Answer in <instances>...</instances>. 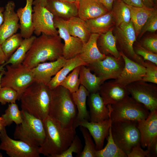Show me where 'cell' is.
<instances>
[{"mask_svg": "<svg viewBox=\"0 0 157 157\" xmlns=\"http://www.w3.org/2000/svg\"><path fill=\"white\" fill-rule=\"evenodd\" d=\"M43 121L45 138L39 151L40 154L54 157L69 147L76 135V128L73 125L65 126L49 115Z\"/></svg>", "mask_w": 157, "mask_h": 157, "instance_id": "6da1fadb", "label": "cell"}, {"mask_svg": "<svg viewBox=\"0 0 157 157\" xmlns=\"http://www.w3.org/2000/svg\"><path fill=\"white\" fill-rule=\"evenodd\" d=\"M58 35H50L42 33L36 38L22 63L32 69L38 64L56 60L63 56L64 44Z\"/></svg>", "mask_w": 157, "mask_h": 157, "instance_id": "7a4b0ae2", "label": "cell"}, {"mask_svg": "<svg viewBox=\"0 0 157 157\" xmlns=\"http://www.w3.org/2000/svg\"><path fill=\"white\" fill-rule=\"evenodd\" d=\"M51 92L47 85L34 81L20 97L22 109L43 120L49 115Z\"/></svg>", "mask_w": 157, "mask_h": 157, "instance_id": "3957f363", "label": "cell"}, {"mask_svg": "<svg viewBox=\"0 0 157 157\" xmlns=\"http://www.w3.org/2000/svg\"><path fill=\"white\" fill-rule=\"evenodd\" d=\"M77 110L72 93L61 85L51 90L49 115L65 126L73 125Z\"/></svg>", "mask_w": 157, "mask_h": 157, "instance_id": "277c9868", "label": "cell"}, {"mask_svg": "<svg viewBox=\"0 0 157 157\" xmlns=\"http://www.w3.org/2000/svg\"><path fill=\"white\" fill-rule=\"evenodd\" d=\"M21 123L16 125L14 137L36 147H40L45 138L44 124L42 119L22 109Z\"/></svg>", "mask_w": 157, "mask_h": 157, "instance_id": "5b68a950", "label": "cell"}, {"mask_svg": "<svg viewBox=\"0 0 157 157\" xmlns=\"http://www.w3.org/2000/svg\"><path fill=\"white\" fill-rule=\"evenodd\" d=\"M107 106L112 122L120 121H138L146 119L150 111L143 104L129 96L122 100Z\"/></svg>", "mask_w": 157, "mask_h": 157, "instance_id": "8992f818", "label": "cell"}, {"mask_svg": "<svg viewBox=\"0 0 157 157\" xmlns=\"http://www.w3.org/2000/svg\"><path fill=\"white\" fill-rule=\"evenodd\" d=\"M138 125L136 121L112 122L111 131L113 140L126 154L140 142V135Z\"/></svg>", "mask_w": 157, "mask_h": 157, "instance_id": "52a82bcc", "label": "cell"}, {"mask_svg": "<svg viewBox=\"0 0 157 157\" xmlns=\"http://www.w3.org/2000/svg\"><path fill=\"white\" fill-rule=\"evenodd\" d=\"M5 67L6 70L1 80V87H8L14 89L19 100L23 92L35 81L32 69L22 64L15 67L8 65Z\"/></svg>", "mask_w": 157, "mask_h": 157, "instance_id": "ba28073f", "label": "cell"}, {"mask_svg": "<svg viewBox=\"0 0 157 157\" xmlns=\"http://www.w3.org/2000/svg\"><path fill=\"white\" fill-rule=\"evenodd\" d=\"M122 52L131 60L145 67V61L135 52L133 45L136 41L135 31L132 21L116 26L115 36Z\"/></svg>", "mask_w": 157, "mask_h": 157, "instance_id": "9c48e42d", "label": "cell"}, {"mask_svg": "<svg viewBox=\"0 0 157 157\" xmlns=\"http://www.w3.org/2000/svg\"><path fill=\"white\" fill-rule=\"evenodd\" d=\"M126 87L131 97L144 105L150 112L157 110V86L156 84L137 81Z\"/></svg>", "mask_w": 157, "mask_h": 157, "instance_id": "30bf717a", "label": "cell"}, {"mask_svg": "<svg viewBox=\"0 0 157 157\" xmlns=\"http://www.w3.org/2000/svg\"><path fill=\"white\" fill-rule=\"evenodd\" d=\"M124 66V60L122 56L116 58L111 55H107L104 59L86 66L101 78L102 84L108 79H116Z\"/></svg>", "mask_w": 157, "mask_h": 157, "instance_id": "8fae6325", "label": "cell"}, {"mask_svg": "<svg viewBox=\"0 0 157 157\" xmlns=\"http://www.w3.org/2000/svg\"><path fill=\"white\" fill-rule=\"evenodd\" d=\"M0 150L5 151L10 157H39V147L32 146L20 140L12 139L6 128L0 130Z\"/></svg>", "mask_w": 157, "mask_h": 157, "instance_id": "7c38bea8", "label": "cell"}, {"mask_svg": "<svg viewBox=\"0 0 157 157\" xmlns=\"http://www.w3.org/2000/svg\"><path fill=\"white\" fill-rule=\"evenodd\" d=\"M32 21L33 33L39 36L42 33L50 35H58L54 25V16L45 7L39 4L33 5Z\"/></svg>", "mask_w": 157, "mask_h": 157, "instance_id": "4fadbf2b", "label": "cell"}, {"mask_svg": "<svg viewBox=\"0 0 157 157\" xmlns=\"http://www.w3.org/2000/svg\"><path fill=\"white\" fill-rule=\"evenodd\" d=\"M53 21L55 27L58 29V35L64 42L63 56L68 60L79 54L82 51L84 44L79 38L70 34L66 20L54 17Z\"/></svg>", "mask_w": 157, "mask_h": 157, "instance_id": "5bb4252c", "label": "cell"}, {"mask_svg": "<svg viewBox=\"0 0 157 157\" xmlns=\"http://www.w3.org/2000/svg\"><path fill=\"white\" fill-rule=\"evenodd\" d=\"M112 121L110 118L104 121L93 122L83 120L75 121L73 126L76 128L82 126L86 128L93 138L97 150L103 148L105 139L107 137Z\"/></svg>", "mask_w": 157, "mask_h": 157, "instance_id": "9a60e30c", "label": "cell"}, {"mask_svg": "<svg viewBox=\"0 0 157 157\" xmlns=\"http://www.w3.org/2000/svg\"><path fill=\"white\" fill-rule=\"evenodd\" d=\"M15 4L14 1L8 2L3 12L4 20L0 26V44L7 38L17 33L19 28V19L15 11Z\"/></svg>", "mask_w": 157, "mask_h": 157, "instance_id": "2e32d148", "label": "cell"}, {"mask_svg": "<svg viewBox=\"0 0 157 157\" xmlns=\"http://www.w3.org/2000/svg\"><path fill=\"white\" fill-rule=\"evenodd\" d=\"M67 60L62 56L56 60L38 64L32 68L35 81L47 85L64 65Z\"/></svg>", "mask_w": 157, "mask_h": 157, "instance_id": "e0dca14e", "label": "cell"}, {"mask_svg": "<svg viewBox=\"0 0 157 157\" xmlns=\"http://www.w3.org/2000/svg\"><path fill=\"white\" fill-rule=\"evenodd\" d=\"M124 61V67L118 78L114 80L126 86L134 82L142 80L146 73L145 67L131 60L119 52Z\"/></svg>", "mask_w": 157, "mask_h": 157, "instance_id": "ac0fdd59", "label": "cell"}, {"mask_svg": "<svg viewBox=\"0 0 157 157\" xmlns=\"http://www.w3.org/2000/svg\"><path fill=\"white\" fill-rule=\"evenodd\" d=\"M138 123L141 146L148 148L157 138V110L150 112L146 119Z\"/></svg>", "mask_w": 157, "mask_h": 157, "instance_id": "d6986e66", "label": "cell"}, {"mask_svg": "<svg viewBox=\"0 0 157 157\" xmlns=\"http://www.w3.org/2000/svg\"><path fill=\"white\" fill-rule=\"evenodd\" d=\"M98 92L106 105L116 104L130 95L126 86L113 81L104 82Z\"/></svg>", "mask_w": 157, "mask_h": 157, "instance_id": "ffe728a7", "label": "cell"}, {"mask_svg": "<svg viewBox=\"0 0 157 157\" xmlns=\"http://www.w3.org/2000/svg\"><path fill=\"white\" fill-rule=\"evenodd\" d=\"M45 7L54 15L65 20L78 16V2L70 3L58 0H47Z\"/></svg>", "mask_w": 157, "mask_h": 157, "instance_id": "44dd1931", "label": "cell"}, {"mask_svg": "<svg viewBox=\"0 0 157 157\" xmlns=\"http://www.w3.org/2000/svg\"><path fill=\"white\" fill-rule=\"evenodd\" d=\"M88 97L90 121L98 122L109 119L110 111L99 92L90 93Z\"/></svg>", "mask_w": 157, "mask_h": 157, "instance_id": "7402d4cb", "label": "cell"}, {"mask_svg": "<svg viewBox=\"0 0 157 157\" xmlns=\"http://www.w3.org/2000/svg\"><path fill=\"white\" fill-rule=\"evenodd\" d=\"M109 11L99 0H80L78 16L85 21L103 15Z\"/></svg>", "mask_w": 157, "mask_h": 157, "instance_id": "603a6c76", "label": "cell"}, {"mask_svg": "<svg viewBox=\"0 0 157 157\" xmlns=\"http://www.w3.org/2000/svg\"><path fill=\"white\" fill-rule=\"evenodd\" d=\"M34 0H26L25 6L16 11L19 22L20 33L24 39L30 37L33 33L32 6Z\"/></svg>", "mask_w": 157, "mask_h": 157, "instance_id": "cb8c5ba5", "label": "cell"}, {"mask_svg": "<svg viewBox=\"0 0 157 157\" xmlns=\"http://www.w3.org/2000/svg\"><path fill=\"white\" fill-rule=\"evenodd\" d=\"M99 35L91 33L88 42L84 44L82 51L79 54L86 65L102 60L106 57V55L101 53L97 46V41Z\"/></svg>", "mask_w": 157, "mask_h": 157, "instance_id": "d4e9b609", "label": "cell"}, {"mask_svg": "<svg viewBox=\"0 0 157 157\" xmlns=\"http://www.w3.org/2000/svg\"><path fill=\"white\" fill-rule=\"evenodd\" d=\"M85 21L91 33L99 35L105 33L113 29V27L115 24L112 10L103 15Z\"/></svg>", "mask_w": 157, "mask_h": 157, "instance_id": "484cf974", "label": "cell"}, {"mask_svg": "<svg viewBox=\"0 0 157 157\" xmlns=\"http://www.w3.org/2000/svg\"><path fill=\"white\" fill-rule=\"evenodd\" d=\"M82 65H86L79 55L72 58L67 60L63 67L53 76L47 86L51 90L59 85L65 77L75 68Z\"/></svg>", "mask_w": 157, "mask_h": 157, "instance_id": "4316f807", "label": "cell"}, {"mask_svg": "<svg viewBox=\"0 0 157 157\" xmlns=\"http://www.w3.org/2000/svg\"><path fill=\"white\" fill-rule=\"evenodd\" d=\"M116 39L113 33L112 29L100 35L97 41L98 49L102 53L111 55L116 58L121 56L117 46Z\"/></svg>", "mask_w": 157, "mask_h": 157, "instance_id": "83f0119b", "label": "cell"}, {"mask_svg": "<svg viewBox=\"0 0 157 157\" xmlns=\"http://www.w3.org/2000/svg\"><path fill=\"white\" fill-rule=\"evenodd\" d=\"M128 6L131 12V20L133 24L136 36H138L156 8L148 7L145 6L139 7Z\"/></svg>", "mask_w": 157, "mask_h": 157, "instance_id": "f1b7e54d", "label": "cell"}, {"mask_svg": "<svg viewBox=\"0 0 157 157\" xmlns=\"http://www.w3.org/2000/svg\"><path fill=\"white\" fill-rule=\"evenodd\" d=\"M89 94L88 90L81 85L76 91L72 93V99L77 111L75 121L83 120L89 121V112L87 110L86 104L87 98Z\"/></svg>", "mask_w": 157, "mask_h": 157, "instance_id": "f546056e", "label": "cell"}, {"mask_svg": "<svg viewBox=\"0 0 157 157\" xmlns=\"http://www.w3.org/2000/svg\"><path fill=\"white\" fill-rule=\"evenodd\" d=\"M36 38L35 36L32 35L29 38L24 39L20 46L5 63L0 66V72L5 70L4 67L8 65L15 67L22 64L27 53Z\"/></svg>", "mask_w": 157, "mask_h": 157, "instance_id": "4dcf8cb0", "label": "cell"}, {"mask_svg": "<svg viewBox=\"0 0 157 157\" xmlns=\"http://www.w3.org/2000/svg\"><path fill=\"white\" fill-rule=\"evenodd\" d=\"M70 34L79 38L83 44L88 41L91 34L86 24L85 21L78 16L73 17L66 20Z\"/></svg>", "mask_w": 157, "mask_h": 157, "instance_id": "1f68e13d", "label": "cell"}, {"mask_svg": "<svg viewBox=\"0 0 157 157\" xmlns=\"http://www.w3.org/2000/svg\"><path fill=\"white\" fill-rule=\"evenodd\" d=\"M80 84L83 86L90 93L98 92L102 84L101 78L92 74L86 66H81L79 74Z\"/></svg>", "mask_w": 157, "mask_h": 157, "instance_id": "d6a6232c", "label": "cell"}, {"mask_svg": "<svg viewBox=\"0 0 157 157\" xmlns=\"http://www.w3.org/2000/svg\"><path fill=\"white\" fill-rule=\"evenodd\" d=\"M107 143L104 148L97 150L96 157H127L125 153L115 142L113 139L110 127L106 138Z\"/></svg>", "mask_w": 157, "mask_h": 157, "instance_id": "836d02e7", "label": "cell"}, {"mask_svg": "<svg viewBox=\"0 0 157 157\" xmlns=\"http://www.w3.org/2000/svg\"><path fill=\"white\" fill-rule=\"evenodd\" d=\"M116 26L123 23H127L131 19V12L128 5L122 0H115L112 10Z\"/></svg>", "mask_w": 157, "mask_h": 157, "instance_id": "e575fe53", "label": "cell"}, {"mask_svg": "<svg viewBox=\"0 0 157 157\" xmlns=\"http://www.w3.org/2000/svg\"><path fill=\"white\" fill-rule=\"evenodd\" d=\"M23 38L20 33H16L7 38L1 44L7 60L21 45Z\"/></svg>", "mask_w": 157, "mask_h": 157, "instance_id": "d590c367", "label": "cell"}, {"mask_svg": "<svg viewBox=\"0 0 157 157\" xmlns=\"http://www.w3.org/2000/svg\"><path fill=\"white\" fill-rule=\"evenodd\" d=\"M79 129L84 138L85 145L81 152L76 155V157H96L95 153L97 150L91 135L86 128L80 126Z\"/></svg>", "mask_w": 157, "mask_h": 157, "instance_id": "8d00e7d4", "label": "cell"}, {"mask_svg": "<svg viewBox=\"0 0 157 157\" xmlns=\"http://www.w3.org/2000/svg\"><path fill=\"white\" fill-rule=\"evenodd\" d=\"M81 66L74 69L63 80L60 85L68 90L71 93L76 91L80 86L79 74Z\"/></svg>", "mask_w": 157, "mask_h": 157, "instance_id": "74e56055", "label": "cell"}, {"mask_svg": "<svg viewBox=\"0 0 157 157\" xmlns=\"http://www.w3.org/2000/svg\"><path fill=\"white\" fill-rule=\"evenodd\" d=\"M1 116L4 119L7 126L10 125L13 122L17 125L22 122L21 111L16 103H10Z\"/></svg>", "mask_w": 157, "mask_h": 157, "instance_id": "f35d334b", "label": "cell"}, {"mask_svg": "<svg viewBox=\"0 0 157 157\" xmlns=\"http://www.w3.org/2000/svg\"><path fill=\"white\" fill-rule=\"evenodd\" d=\"M83 146L78 136L76 135L71 143L68 148L60 154L54 157H72L73 153L79 154L83 150Z\"/></svg>", "mask_w": 157, "mask_h": 157, "instance_id": "ab89813d", "label": "cell"}, {"mask_svg": "<svg viewBox=\"0 0 157 157\" xmlns=\"http://www.w3.org/2000/svg\"><path fill=\"white\" fill-rule=\"evenodd\" d=\"M18 100L17 92L8 87H1L0 90V103L4 105L7 103H16Z\"/></svg>", "mask_w": 157, "mask_h": 157, "instance_id": "60d3db41", "label": "cell"}, {"mask_svg": "<svg viewBox=\"0 0 157 157\" xmlns=\"http://www.w3.org/2000/svg\"><path fill=\"white\" fill-rule=\"evenodd\" d=\"M145 61L146 73L142 80L147 82L157 84V65L152 62Z\"/></svg>", "mask_w": 157, "mask_h": 157, "instance_id": "b9f144b4", "label": "cell"}, {"mask_svg": "<svg viewBox=\"0 0 157 157\" xmlns=\"http://www.w3.org/2000/svg\"><path fill=\"white\" fill-rule=\"evenodd\" d=\"M133 47L135 53L142 57L144 61L151 62L157 65V53L145 49L139 43L133 44Z\"/></svg>", "mask_w": 157, "mask_h": 157, "instance_id": "7bdbcfd3", "label": "cell"}, {"mask_svg": "<svg viewBox=\"0 0 157 157\" xmlns=\"http://www.w3.org/2000/svg\"><path fill=\"white\" fill-rule=\"evenodd\" d=\"M157 30V11L156 8L142 28L140 36L141 37L147 31L154 32Z\"/></svg>", "mask_w": 157, "mask_h": 157, "instance_id": "ee69618b", "label": "cell"}, {"mask_svg": "<svg viewBox=\"0 0 157 157\" xmlns=\"http://www.w3.org/2000/svg\"><path fill=\"white\" fill-rule=\"evenodd\" d=\"M141 46L149 50L157 53V38L156 37H149L144 39L140 43Z\"/></svg>", "mask_w": 157, "mask_h": 157, "instance_id": "f6af8a7d", "label": "cell"}, {"mask_svg": "<svg viewBox=\"0 0 157 157\" xmlns=\"http://www.w3.org/2000/svg\"><path fill=\"white\" fill-rule=\"evenodd\" d=\"M127 155L128 157H149V151L147 149H143L139 142L132 148Z\"/></svg>", "mask_w": 157, "mask_h": 157, "instance_id": "bcb514c9", "label": "cell"}, {"mask_svg": "<svg viewBox=\"0 0 157 157\" xmlns=\"http://www.w3.org/2000/svg\"><path fill=\"white\" fill-rule=\"evenodd\" d=\"M149 151V157L157 156V138L153 142L147 149Z\"/></svg>", "mask_w": 157, "mask_h": 157, "instance_id": "7dc6e473", "label": "cell"}, {"mask_svg": "<svg viewBox=\"0 0 157 157\" xmlns=\"http://www.w3.org/2000/svg\"><path fill=\"white\" fill-rule=\"evenodd\" d=\"M127 5L131 6L141 7L145 6L142 0H122Z\"/></svg>", "mask_w": 157, "mask_h": 157, "instance_id": "c3c4849f", "label": "cell"}, {"mask_svg": "<svg viewBox=\"0 0 157 157\" xmlns=\"http://www.w3.org/2000/svg\"><path fill=\"white\" fill-rule=\"evenodd\" d=\"M109 11L112 10L115 0H99Z\"/></svg>", "mask_w": 157, "mask_h": 157, "instance_id": "681fc988", "label": "cell"}, {"mask_svg": "<svg viewBox=\"0 0 157 157\" xmlns=\"http://www.w3.org/2000/svg\"><path fill=\"white\" fill-rule=\"evenodd\" d=\"M7 59L0 44V66L3 64L7 60Z\"/></svg>", "mask_w": 157, "mask_h": 157, "instance_id": "f907efd6", "label": "cell"}, {"mask_svg": "<svg viewBox=\"0 0 157 157\" xmlns=\"http://www.w3.org/2000/svg\"><path fill=\"white\" fill-rule=\"evenodd\" d=\"M145 6L149 8H154L155 6L153 0H142Z\"/></svg>", "mask_w": 157, "mask_h": 157, "instance_id": "816d5d0a", "label": "cell"}, {"mask_svg": "<svg viewBox=\"0 0 157 157\" xmlns=\"http://www.w3.org/2000/svg\"><path fill=\"white\" fill-rule=\"evenodd\" d=\"M47 0H34L33 2V5L36 4H39L41 6L45 7Z\"/></svg>", "mask_w": 157, "mask_h": 157, "instance_id": "f5cc1de1", "label": "cell"}, {"mask_svg": "<svg viewBox=\"0 0 157 157\" xmlns=\"http://www.w3.org/2000/svg\"><path fill=\"white\" fill-rule=\"evenodd\" d=\"M7 126L6 122L2 117H0V130H2L6 128V127Z\"/></svg>", "mask_w": 157, "mask_h": 157, "instance_id": "db71d44e", "label": "cell"}, {"mask_svg": "<svg viewBox=\"0 0 157 157\" xmlns=\"http://www.w3.org/2000/svg\"><path fill=\"white\" fill-rule=\"evenodd\" d=\"M4 8L0 6V26L3 23L4 20L3 12Z\"/></svg>", "mask_w": 157, "mask_h": 157, "instance_id": "11a10c76", "label": "cell"}, {"mask_svg": "<svg viewBox=\"0 0 157 157\" xmlns=\"http://www.w3.org/2000/svg\"><path fill=\"white\" fill-rule=\"evenodd\" d=\"M5 70V69L3 71H2L0 72V90L1 88V80L2 76L4 74Z\"/></svg>", "mask_w": 157, "mask_h": 157, "instance_id": "9f6ffc18", "label": "cell"}, {"mask_svg": "<svg viewBox=\"0 0 157 157\" xmlns=\"http://www.w3.org/2000/svg\"><path fill=\"white\" fill-rule=\"evenodd\" d=\"M61 1L70 2V3H74L77 2L76 0H58Z\"/></svg>", "mask_w": 157, "mask_h": 157, "instance_id": "6f0895ef", "label": "cell"}, {"mask_svg": "<svg viewBox=\"0 0 157 157\" xmlns=\"http://www.w3.org/2000/svg\"><path fill=\"white\" fill-rule=\"evenodd\" d=\"M3 156V155H2L1 153H0V157H2Z\"/></svg>", "mask_w": 157, "mask_h": 157, "instance_id": "680465c9", "label": "cell"}, {"mask_svg": "<svg viewBox=\"0 0 157 157\" xmlns=\"http://www.w3.org/2000/svg\"><path fill=\"white\" fill-rule=\"evenodd\" d=\"M80 0H76V1L77 2H78Z\"/></svg>", "mask_w": 157, "mask_h": 157, "instance_id": "91938a15", "label": "cell"}, {"mask_svg": "<svg viewBox=\"0 0 157 157\" xmlns=\"http://www.w3.org/2000/svg\"><path fill=\"white\" fill-rule=\"evenodd\" d=\"M157 0H155V1H156Z\"/></svg>", "mask_w": 157, "mask_h": 157, "instance_id": "94428289", "label": "cell"}]
</instances>
